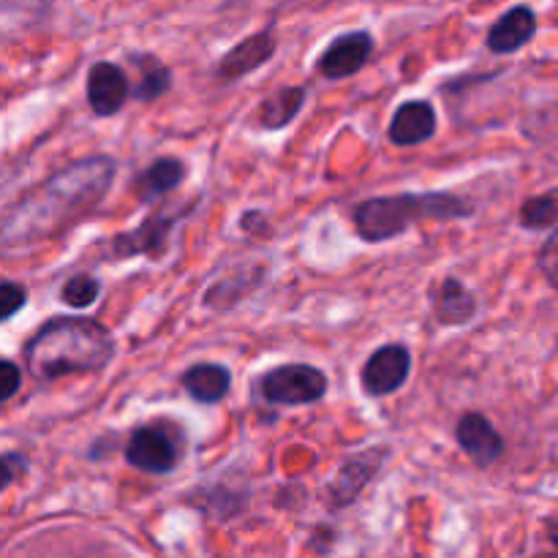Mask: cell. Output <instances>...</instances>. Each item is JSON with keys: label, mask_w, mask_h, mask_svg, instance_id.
Segmentation results:
<instances>
[{"label": "cell", "mask_w": 558, "mask_h": 558, "mask_svg": "<svg viewBox=\"0 0 558 558\" xmlns=\"http://www.w3.org/2000/svg\"><path fill=\"white\" fill-rule=\"evenodd\" d=\"M136 65H140L142 71L140 85H136L134 90V96L140 98V101H153V98H158L161 93L169 90L172 74H169L156 58H136Z\"/></svg>", "instance_id": "d6986e66"}, {"label": "cell", "mask_w": 558, "mask_h": 558, "mask_svg": "<svg viewBox=\"0 0 558 558\" xmlns=\"http://www.w3.org/2000/svg\"><path fill=\"white\" fill-rule=\"evenodd\" d=\"M436 131V112L425 101H407L396 109L390 123V142L398 147L423 145Z\"/></svg>", "instance_id": "8fae6325"}, {"label": "cell", "mask_w": 558, "mask_h": 558, "mask_svg": "<svg viewBox=\"0 0 558 558\" xmlns=\"http://www.w3.org/2000/svg\"><path fill=\"white\" fill-rule=\"evenodd\" d=\"M112 357V336L98 322L76 316L47 322L25 347V363L38 381L101 371Z\"/></svg>", "instance_id": "7a4b0ae2"}, {"label": "cell", "mask_w": 558, "mask_h": 558, "mask_svg": "<svg viewBox=\"0 0 558 558\" xmlns=\"http://www.w3.org/2000/svg\"><path fill=\"white\" fill-rule=\"evenodd\" d=\"M183 218V213L174 210H158L153 213L150 218L140 223L134 232L118 234L112 243V254L118 259H131V256H150V259H158V256L167 254L169 245V234H172L174 223Z\"/></svg>", "instance_id": "8992f818"}, {"label": "cell", "mask_w": 558, "mask_h": 558, "mask_svg": "<svg viewBox=\"0 0 558 558\" xmlns=\"http://www.w3.org/2000/svg\"><path fill=\"white\" fill-rule=\"evenodd\" d=\"M22 387V371L11 360H0V403L16 396Z\"/></svg>", "instance_id": "603a6c76"}, {"label": "cell", "mask_w": 558, "mask_h": 558, "mask_svg": "<svg viewBox=\"0 0 558 558\" xmlns=\"http://www.w3.org/2000/svg\"><path fill=\"white\" fill-rule=\"evenodd\" d=\"M409 371H412V354L407 352V347L390 343L376 349L363 368V390L374 398L390 396L407 385Z\"/></svg>", "instance_id": "52a82bcc"}, {"label": "cell", "mask_w": 558, "mask_h": 558, "mask_svg": "<svg viewBox=\"0 0 558 558\" xmlns=\"http://www.w3.org/2000/svg\"><path fill=\"white\" fill-rule=\"evenodd\" d=\"M178 441H174V436H169V430L158 428V425L136 428L129 439V447H125V461L147 474L172 472L178 466Z\"/></svg>", "instance_id": "5b68a950"}, {"label": "cell", "mask_w": 558, "mask_h": 558, "mask_svg": "<svg viewBox=\"0 0 558 558\" xmlns=\"http://www.w3.org/2000/svg\"><path fill=\"white\" fill-rule=\"evenodd\" d=\"M371 49H374V38L368 33H347L325 49V54L319 58V71L327 80H343V76L357 74L368 63Z\"/></svg>", "instance_id": "9c48e42d"}, {"label": "cell", "mask_w": 558, "mask_h": 558, "mask_svg": "<svg viewBox=\"0 0 558 558\" xmlns=\"http://www.w3.org/2000/svg\"><path fill=\"white\" fill-rule=\"evenodd\" d=\"M259 390L265 401L276 407H303V403H316L325 398L327 376L314 365H278L262 376Z\"/></svg>", "instance_id": "277c9868"}, {"label": "cell", "mask_w": 558, "mask_h": 558, "mask_svg": "<svg viewBox=\"0 0 558 558\" xmlns=\"http://www.w3.org/2000/svg\"><path fill=\"white\" fill-rule=\"evenodd\" d=\"M305 101V87H281V90L272 93L270 98H265L259 107V123L265 129H283L287 123H292L294 114L303 109Z\"/></svg>", "instance_id": "ac0fdd59"}, {"label": "cell", "mask_w": 558, "mask_h": 558, "mask_svg": "<svg viewBox=\"0 0 558 558\" xmlns=\"http://www.w3.org/2000/svg\"><path fill=\"white\" fill-rule=\"evenodd\" d=\"M185 178V167L178 158H158L156 163L142 172V178L136 180V194L142 199H156V196L174 191Z\"/></svg>", "instance_id": "e0dca14e"}, {"label": "cell", "mask_w": 558, "mask_h": 558, "mask_svg": "<svg viewBox=\"0 0 558 558\" xmlns=\"http://www.w3.org/2000/svg\"><path fill=\"white\" fill-rule=\"evenodd\" d=\"M537 33V16L526 5H515V9L507 11L488 33V47L499 54H510L515 49H521L523 44L532 41V36Z\"/></svg>", "instance_id": "4fadbf2b"}, {"label": "cell", "mask_w": 558, "mask_h": 558, "mask_svg": "<svg viewBox=\"0 0 558 558\" xmlns=\"http://www.w3.org/2000/svg\"><path fill=\"white\" fill-rule=\"evenodd\" d=\"M558 221V199L556 196H534L521 207V223L529 229L554 227Z\"/></svg>", "instance_id": "ffe728a7"}, {"label": "cell", "mask_w": 558, "mask_h": 558, "mask_svg": "<svg viewBox=\"0 0 558 558\" xmlns=\"http://www.w3.org/2000/svg\"><path fill=\"white\" fill-rule=\"evenodd\" d=\"M537 558H558V554H543V556H537Z\"/></svg>", "instance_id": "484cf974"}, {"label": "cell", "mask_w": 558, "mask_h": 558, "mask_svg": "<svg viewBox=\"0 0 558 558\" xmlns=\"http://www.w3.org/2000/svg\"><path fill=\"white\" fill-rule=\"evenodd\" d=\"M114 180V161L107 156H90L69 163L44 180L38 189L22 196L0 221V243L9 248L41 243L63 232L69 223L98 207Z\"/></svg>", "instance_id": "6da1fadb"}, {"label": "cell", "mask_w": 558, "mask_h": 558, "mask_svg": "<svg viewBox=\"0 0 558 558\" xmlns=\"http://www.w3.org/2000/svg\"><path fill=\"white\" fill-rule=\"evenodd\" d=\"M125 98H129V76L114 63L93 65L87 74V101H90L93 112L109 118L123 109Z\"/></svg>", "instance_id": "30bf717a"}, {"label": "cell", "mask_w": 558, "mask_h": 558, "mask_svg": "<svg viewBox=\"0 0 558 558\" xmlns=\"http://www.w3.org/2000/svg\"><path fill=\"white\" fill-rule=\"evenodd\" d=\"M25 300H27L25 287H20V283H11V281L0 283V322L11 319V316H14L16 311L25 305Z\"/></svg>", "instance_id": "7402d4cb"}, {"label": "cell", "mask_w": 558, "mask_h": 558, "mask_svg": "<svg viewBox=\"0 0 558 558\" xmlns=\"http://www.w3.org/2000/svg\"><path fill=\"white\" fill-rule=\"evenodd\" d=\"M272 54H276V38L270 33H254V36H248L245 41H240L238 47H232L223 54L221 65H218V76L227 82L240 80V76L251 74L259 65H265Z\"/></svg>", "instance_id": "7c38bea8"}, {"label": "cell", "mask_w": 558, "mask_h": 558, "mask_svg": "<svg viewBox=\"0 0 558 558\" xmlns=\"http://www.w3.org/2000/svg\"><path fill=\"white\" fill-rule=\"evenodd\" d=\"M539 270L545 272L550 283L558 289V232L539 251Z\"/></svg>", "instance_id": "cb8c5ba5"}, {"label": "cell", "mask_w": 558, "mask_h": 558, "mask_svg": "<svg viewBox=\"0 0 558 558\" xmlns=\"http://www.w3.org/2000/svg\"><path fill=\"white\" fill-rule=\"evenodd\" d=\"M381 456L379 452H360V456L349 458L341 469H338L336 480L330 485V496H332V505L343 507V505H352L357 499L360 490L365 488V483L371 480V474L379 469Z\"/></svg>", "instance_id": "5bb4252c"}, {"label": "cell", "mask_w": 558, "mask_h": 558, "mask_svg": "<svg viewBox=\"0 0 558 558\" xmlns=\"http://www.w3.org/2000/svg\"><path fill=\"white\" fill-rule=\"evenodd\" d=\"M22 469H25V461L20 456H0V490L9 488Z\"/></svg>", "instance_id": "d4e9b609"}, {"label": "cell", "mask_w": 558, "mask_h": 558, "mask_svg": "<svg viewBox=\"0 0 558 558\" xmlns=\"http://www.w3.org/2000/svg\"><path fill=\"white\" fill-rule=\"evenodd\" d=\"M456 439L461 445V450L472 458L477 466H490L501 458L505 452V441H501L499 430L494 428L485 414L472 412V414H463L461 423L456 428Z\"/></svg>", "instance_id": "ba28073f"}, {"label": "cell", "mask_w": 558, "mask_h": 558, "mask_svg": "<svg viewBox=\"0 0 558 558\" xmlns=\"http://www.w3.org/2000/svg\"><path fill=\"white\" fill-rule=\"evenodd\" d=\"M98 292H101V287H98L96 278L90 276H74L69 283L63 287V292H60V298H63L65 305H71V308H87V305L96 303Z\"/></svg>", "instance_id": "44dd1931"}, {"label": "cell", "mask_w": 558, "mask_h": 558, "mask_svg": "<svg viewBox=\"0 0 558 558\" xmlns=\"http://www.w3.org/2000/svg\"><path fill=\"white\" fill-rule=\"evenodd\" d=\"M229 385H232V376L223 365L199 363L183 374V387L199 403H218L229 392Z\"/></svg>", "instance_id": "2e32d148"}, {"label": "cell", "mask_w": 558, "mask_h": 558, "mask_svg": "<svg viewBox=\"0 0 558 558\" xmlns=\"http://www.w3.org/2000/svg\"><path fill=\"white\" fill-rule=\"evenodd\" d=\"M430 298H434V314L441 325H466L477 314V300L458 278H445L430 292Z\"/></svg>", "instance_id": "9a60e30c"}, {"label": "cell", "mask_w": 558, "mask_h": 558, "mask_svg": "<svg viewBox=\"0 0 558 558\" xmlns=\"http://www.w3.org/2000/svg\"><path fill=\"white\" fill-rule=\"evenodd\" d=\"M474 213L472 202L452 194H401V196H379L354 207V227L360 238L368 243L398 238L407 232L414 221L423 218H469Z\"/></svg>", "instance_id": "3957f363"}]
</instances>
